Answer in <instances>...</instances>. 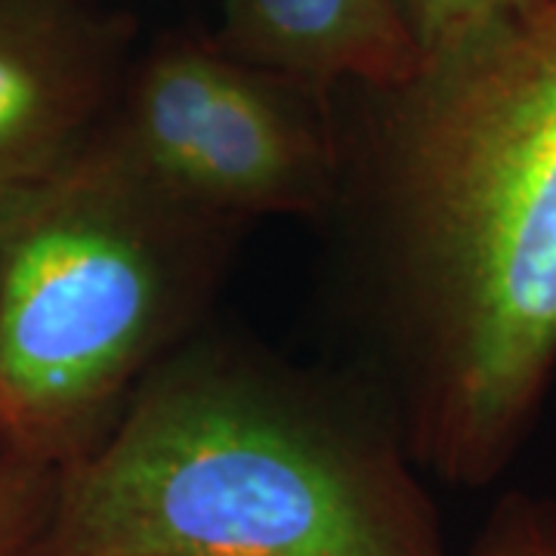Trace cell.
I'll return each mask as SVG.
<instances>
[{
    "label": "cell",
    "mask_w": 556,
    "mask_h": 556,
    "mask_svg": "<svg viewBox=\"0 0 556 556\" xmlns=\"http://www.w3.org/2000/svg\"><path fill=\"white\" fill-rule=\"evenodd\" d=\"M60 470L0 460V556H31L53 510Z\"/></svg>",
    "instance_id": "obj_9"
},
{
    "label": "cell",
    "mask_w": 556,
    "mask_h": 556,
    "mask_svg": "<svg viewBox=\"0 0 556 556\" xmlns=\"http://www.w3.org/2000/svg\"><path fill=\"white\" fill-rule=\"evenodd\" d=\"M350 90L334 211L353 219L375 378L417 467L485 489L556 380V0Z\"/></svg>",
    "instance_id": "obj_1"
},
{
    "label": "cell",
    "mask_w": 556,
    "mask_h": 556,
    "mask_svg": "<svg viewBox=\"0 0 556 556\" xmlns=\"http://www.w3.org/2000/svg\"><path fill=\"white\" fill-rule=\"evenodd\" d=\"M244 226L139 174L100 130L0 199V452L65 470L204 328Z\"/></svg>",
    "instance_id": "obj_3"
},
{
    "label": "cell",
    "mask_w": 556,
    "mask_h": 556,
    "mask_svg": "<svg viewBox=\"0 0 556 556\" xmlns=\"http://www.w3.org/2000/svg\"><path fill=\"white\" fill-rule=\"evenodd\" d=\"M134 28L75 0H0V199L56 170L109 118Z\"/></svg>",
    "instance_id": "obj_5"
},
{
    "label": "cell",
    "mask_w": 556,
    "mask_h": 556,
    "mask_svg": "<svg viewBox=\"0 0 556 556\" xmlns=\"http://www.w3.org/2000/svg\"><path fill=\"white\" fill-rule=\"evenodd\" d=\"M0 460H3V452H0Z\"/></svg>",
    "instance_id": "obj_10"
},
{
    "label": "cell",
    "mask_w": 556,
    "mask_h": 556,
    "mask_svg": "<svg viewBox=\"0 0 556 556\" xmlns=\"http://www.w3.org/2000/svg\"><path fill=\"white\" fill-rule=\"evenodd\" d=\"M214 38L321 93L390 87L420 65L396 0H223Z\"/></svg>",
    "instance_id": "obj_6"
},
{
    "label": "cell",
    "mask_w": 556,
    "mask_h": 556,
    "mask_svg": "<svg viewBox=\"0 0 556 556\" xmlns=\"http://www.w3.org/2000/svg\"><path fill=\"white\" fill-rule=\"evenodd\" d=\"M470 556H556V497L519 489L497 497Z\"/></svg>",
    "instance_id": "obj_7"
},
{
    "label": "cell",
    "mask_w": 556,
    "mask_h": 556,
    "mask_svg": "<svg viewBox=\"0 0 556 556\" xmlns=\"http://www.w3.org/2000/svg\"><path fill=\"white\" fill-rule=\"evenodd\" d=\"M100 134L167 195L207 217H325L343 179L334 93L164 35L130 62Z\"/></svg>",
    "instance_id": "obj_4"
},
{
    "label": "cell",
    "mask_w": 556,
    "mask_h": 556,
    "mask_svg": "<svg viewBox=\"0 0 556 556\" xmlns=\"http://www.w3.org/2000/svg\"><path fill=\"white\" fill-rule=\"evenodd\" d=\"M541 0H396L420 56L445 50L482 28L535 10Z\"/></svg>",
    "instance_id": "obj_8"
},
{
    "label": "cell",
    "mask_w": 556,
    "mask_h": 556,
    "mask_svg": "<svg viewBox=\"0 0 556 556\" xmlns=\"http://www.w3.org/2000/svg\"><path fill=\"white\" fill-rule=\"evenodd\" d=\"M420 473L378 378L204 325L60 470L31 556H448Z\"/></svg>",
    "instance_id": "obj_2"
}]
</instances>
